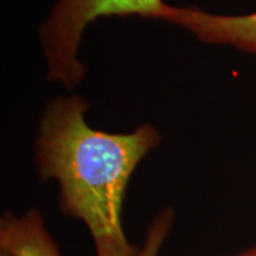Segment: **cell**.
Masks as SVG:
<instances>
[{"mask_svg": "<svg viewBox=\"0 0 256 256\" xmlns=\"http://www.w3.org/2000/svg\"><path fill=\"white\" fill-rule=\"evenodd\" d=\"M87 108L76 96L49 104L36 147L38 171L58 183L60 211L84 223L96 256H136L140 246L124 230V200L134 170L160 136L147 124L130 134L94 130L84 120Z\"/></svg>", "mask_w": 256, "mask_h": 256, "instance_id": "cell-1", "label": "cell"}, {"mask_svg": "<svg viewBox=\"0 0 256 256\" xmlns=\"http://www.w3.org/2000/svg\"><path fill=\"white\" fill-rule=\"evenodd\" d=\"M166 6L162 0H56L42 28L49 78L68 88L81 81L84 69L76 52L83 30L94 19L110 16L162 19Z\"/></svg>", "mask_w": 256, "mask_h": 256, "instance_id": "cell-2", "label": "cell"}, {"mask_svg": "<svg viewBox=\"0 0 256 256\" xmlns=\"http://www.w3.org/2000/svg\"><path fill=\"white\" fill-rule=\"evenodd\" d=\"M162 19L188 28L204 43L230 46L256 55V12L222 16L209 14L198 8L168 5Z\"/></svg>", "mask_w": 256, "mask_h": 256, "instance_id": "cell-3", "label": "cell"}, {"mask_svg": "<svg viewBox=\"0 0 256 256\" xmlns=\"http://www.w3.org/2000/svg\"><path fill=\"white\" fill-rule=\"evenodd\" d=\"M0 254L4 256H62L46 220L36 209L0 218Z\"/></svg>", "mask_w": 256, "mask_h": 256, "instance_id": "cell-4", "label": "cell"}, {"mask_svg": "<svg viewBox=\"0 0 256 256\" xmlns=\"http://www.w3.org/2000/svg\"><path fill=\"white\" fill-rule=\"evenodd\" d=\"M174 220V212L171 208H165L159 211L147 226L145 238L140 244L136 256H159L162 246L171 232Z\"/></svg>", "mask_w": 256, "mask_h": 256, "instance_id": "cell-5", "label": "cell"}, {"mask_svg": "<svg viewBox=\"0 0 256 256\" xmlns=\"http://www.w3.org/2000/svg\"><path fill=\"white\" fill-rule=\"evenodd\" d=\"M226 256H256V244L250 246V247L244 249V250L236 252V254L232 255H226Z\"/></svg>", "mask_w": 256, "mask_h": 256, "instance_id": "cell-6", "label": "cell"}, {"mask_svg": "<svg viewBox=\"0 0 256 256\" xmlns=\"http://www.w3.org/2000/svg\"><path fill=\"white\" fill-rule=\"evenodd\" d=\"M0 256H4V255H2V254H0Z\"/></svg>", "mask_w": 256, "mask_h": 256, "instance_id": "cell-7", "label": "cell"}]
</instances>
